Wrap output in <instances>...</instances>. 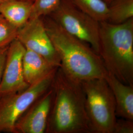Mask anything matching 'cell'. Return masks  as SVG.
Here are the masks:
<instances>
[{"mask_svg":"<svg viewBox=\"0 0 133 133\" xmlns=\"http://www.w3.org/2000/svg\"><path fill=\"white\" fill-rule=\"evenodd\" d=\"M9 46L0 48V83L4 71Z\"/></svg>","mask_w":133,"mask_h":133,"instance_id":"obj_18","label":"cell"},{"mask_svg":"<svg viewBox=\"0 0 133 133\" xmlns=\"http://www.w3.org/2000/svg\"><path fill=\"white\" fill-rule=\"evenodd\" d=\"M52 87L54 97L45 133H92L81 83L68 76L60 66Z\"/></svg>","mask_w":133,"mask_h":133,"instance_id":"obj_1","label":"cell"},{"mask_svg":"<svg viewBox=\"0 0 133 133\" xmlns=\"http://www.w3.org/2000/svg\"><path fill=\"white\" fill-rule=\"evenodd\" d=\"M133 121L123 118L116 119L112 133H133Z\"/></svg>","mask_w":133,"mask_h":133,"instance_id":"obj_17","label":"cell"},{"mask_svg":"<svg viewBox=\"0 0 133 133\" xmlns=\"http://www.w3.org/2000/svg\"><path fill=\"white\" fill-rule=\"evenodd\" d=\"M103 1L105 2V3H106L108 5H109L112 0H103Z\"/></svg>","mask_w":133,"mask_h":133,"instance_id":"obj_19","label":"cell"},{"mask_svg":"<svg viewBox=\"0 0 133 133\" xmlns=\"http://www.w3.org/2000/svg\"><path fill=\"white\" fill-rule=\"evenodd\" d=\"M48 16L68 33L89 44L99 54V22L79 9L72 0H60Z\"/></svg>","mask_w":133,"mask_h":133,"instance_id":"obj_5","label":"cell"},{"mask_svg":"<svg viewBox=\"0 0 133 133\" xmlns=\"http://www.w3.org/2000/svg\"><path fill=\"white\" fill-rule=\"evenodd\" d=\"M53 97L52 85L19 117L15 124L14 133H45Z\"/></svg>","mask_w":133,"mask_h":133,"instance_id":"obj_9","label":"cell"},{"mask_svg":"<svg viewBox=\"0 0 133 133\" xmlns=\"http://www.w3.org/2000/svg\"><path fill=\"white\" fill-rule=\"evenodd\" d=\"M18 29L0 14V48L9 46L16 38Z\"/></svg>","mask_w":133,"mask_h":133,"instance_id":"obj_15","label":"cell"},{"mask_svg":"<svg viewBox=\"0 0 133 133\" xmlns=\"http://www.w3.org/2000/svg\"><path fill=\"white\" fill-rule=\"evenodd\" d=\"M84 12L99 22L107 21L108 5L103 0H72Z\"/></svg>","mask_w":133,"mask_h":133,"instance_id":"obj_14","label":"cell"},{"mask_svg":"<svg viewBox=\"0 0 133 133\" xmlns=\"http://www.w3.org/2000/svg\"><path fill=\"white\" fill-rule=\"evenodd\" d=\"M99 44L107 72L133 86V18L121 24L99 22Z\"/></svg>","mask_w":133,"mask_h":133,"instance_id":"obj_3","label":"cell"},{"mask_svg":"<svg viewBox=\"0 0 133 133\" xmlns=\"http://www.w3.org/2000/svg\"><path fill=\"white\" fill-rule=\"evenodd\" d=\"M58 68L24 90L0 97V132L14 133L15 124L19 117L51 88Z\"/></svg>","mask_w":133,"mask_h":133,"instance_id":"obj_6","label":"cell"},{"mask_svg":"<svg viewBox=\"0 0 133 133\" xmlns=\"http://www.w3.org/2000/svg\"><path fill=\"white\" fill-rule=\"evenodd\" d=\"M86 113L92 133H112L116 120L114 96L104 78L83 81Z\"/></svg>","mask_w":133,"mask_h":133,"instance_id":"obj_4","label":"cell"},{"mask_svg":"<svg viewBox=\"0 0 133 133\" xmlns=\"http://www.w3.org/2000/svg\"><path fill=\"white\" fill-rule=\"evenodd\" d=\"M5 0H0V4L3 2H4V1H5ZM34 1V0H33Z\"/></svg>","mask_w":133,"mask_h":133,"instance_id":"obj_20","label":"cell"},{"mask_svg":"<svg viewBox=\"0 0 133 133\" xmlns=\"http://www.w3.org/2000/svg\"><path fill=\"white\" fill-rule=\"evenodd\" d=\"M25 50L17 38L10 44L0 83V97L22 91L30 86L23 73L22 58Z\"/></svg>","mask_w":133,"mask_h":133,"instance_id":"obj_8","label":"cell"},{"mask_svg":"<svg viewBox=\"0 0 133 133\" xmlns=\"http://www.w3.org/2000/svg\"><path fill=\"white\" fill-rule=\"evenodd\" d=\"M16 38L27 49L37 53L55 66L61 62L48 35L41 17L30 18L18 29Z\"/></svg>","mask_w":133,"mask_h":133,"instance_id":"obj_7","label":"cell"},{"mask_svg":"<svg viewBox=\"0 0 133 133\" xmlns=\"http://www.w3.org/2000/svg\"><path fill=\"white\" fill-rule=\"evenodd\" d=\"M33 4V0H5L0 4V14L19 29L30 19Z\"/></svg>","mask_w":133,"mask_h":133,"instance_id":"obj_12","label":"cell"},{"mask_svg":"<svg viewBox=\"0 0 133 133\" xmlns=\"http://www.w3.org/2000/svg\"><path fill=\"white\" fill-rule=\"evenodd\" d=\"M108 8L110 23L121 24L133 18V0H112Z\"/></svg>","mask_w":133,"mask_h":133,"instance_id":"obj_13","label":"cell"},{"mask_svg":"<svg viewBox=\"0 0 133 133\" xmlns=\"http://www.w3.org/2000/svg\"><path fill=\"white\" fill-rule=\"evenodd\" d=\"M37 53L26 49L22 58L24 79L31 85L58 68Z\"/></svg>","mask_w":133,"mask_h":133,"instance_id":"obj_11","label":"cell"},{"mask_svg":"<svg viewBox=\"0 0 133 133\" xmlns=\"http://www.w3.org/2000/svg\"><path fill=\"white\" fill-rule=\"evenodd\" d=\"M105 78L114 96L116 117L133 120V86L124 84L108 72Z\"/></svg>","mask_w":133,"mask_h":133,"instance_id":"obj_10","label":"cell"},{"mask_svg":"<svg viewBox=\"0 0 133 133\" xmlns=\"http://www.w3.org/2000/svg\"><path fill=\"white\" fill-rule=\"evenodd\" d=\"M41 17L59 57L60 67L68 76L80 82L105 78L108 72L103 62L89 44L68 33L49 16Z\"/></svg>","mask_w":133,"mask_h":133,"instance_id":"obj_2","label":"cell"},{"mask_svg":"<svg viewBox=\"0 0 133 133\" xmlns=\"http://www.w3.org/2000/svg\"><path fill=\"white\" fill-rule=\"evenodd\" d=\"M60 0H34L30 18L48 15L57 8Z\"/></svg>","mask_w":133,"mask_h":133,"instance_id":"obj_16","label":"cell"}]
</instances>
